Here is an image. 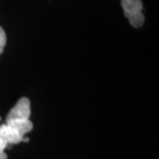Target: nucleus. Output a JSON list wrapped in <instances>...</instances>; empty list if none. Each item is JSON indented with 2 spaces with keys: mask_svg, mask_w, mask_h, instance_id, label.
Instances as JSON below:
<instances>
[{
  "mask_svg": "<svg viewBox=\"0 0 159 159\" xmlns=\"http://www.w3.org/2000/svg\"><path fill=\"white\" fill-rule=\"evenodd\" d=\"M0 159H7V155H6L5 152H1L0 153Z\"/></svg>",
  "mask_w": 159,
  "mask_h": 159,
  "instance_id": "nucleus-7",
  "label": "nucleus"
},
{
  "mask_svg": "<svg viewBox=\"0 0 159 159\" xmlns=\"http://www.w3.org/2000/svg\"><path fill=\"white\" fill-rule=\"evenodd\" d=\"M30 101L28 98L23 97L16 103V106L11 110L6 116V123L17 120H29L30 118Z\"/></svg>",
  "mask_w": 159,
  "mask_h": 159,
  "instance_id": "nucleus-2",
  "label": "nucleus"
},
{
  "mask_svg": "<svg viewBox=\"0 0 159 159\" xmlns=\"http://www.w3.org/2000/svg\"><path fill=\"white\" fill-rule=\"evenodd\" d=\"M0 138H2L7 143V145L19 144L22 142L24 136H22L20 133L17 132L11 126L7 124H3L0 126Z\"/></svg>",
  "mask_w": 159,
  "mask_h": 159,
  "instance_id": "nucleus-3",
  "label": "nucleus"
},
{
  "mask_svg": "<svg viewBox=\"0 0 159 159\" xmlns=\"http://www.w3.org/2000/svg\"><path fill=\"white\" fill-rule=\"evenodd\" d=\"M5 124L11 126L22 136H24L26 133L30 132L33 128V124L30 120H17V121H11V122H7Z\"/></svg>",
  "mask_w": 159,
  "mask_h": 159,
  "instance_id": "nucleus-4",
  "label": "nucleus"
},
{
  "mask_svg": "<svg viewBox=\"0 0 159 159\" xmlns=\"http://www.w3.org/2000/svg\"><path fill=\"white\" fill-rule=\"evenodd\" d=\"M5 43H6V34L4 32V30H3V28L0 27V55L3 52Z\"/></svg>",
  "mask_w": 159,
  "mask_h": 159,
  "instance_id": "nucleus-5",
  "label": "nucleus"
},
{
  "mask_svg": "<svg viewBox=\"0 0 159 159\" xmlns=\"http://www.w3.org/2000/svg\"><path fill=\"white\" fill-rule=\"evenodd\" d=\"M7 146H8L7 143H6L2 138H0V153H1V152H4L5 148L7 147Z\"/></svg>",
  "mask_w": 159,
  "mask_h": 159,
  "instance_id": "nucleus-6",
  "label": "nucleus"
},
{
  "mask_svg": "<svg viewBox=\"0 0 159 159\" xmlns=\"http://www.w3.org/2000/svg\"><path fill=\"white\" fill-rule=\"evenodd\" d=\"M124 15L133 27H142L145 22L142 0H121Z\"/></svg>",
  "mask_w": 159,
  "mask_h": 159,
  "instance_id": "nucleus-1",
  "label": "nucleus"
}]
</instances>
